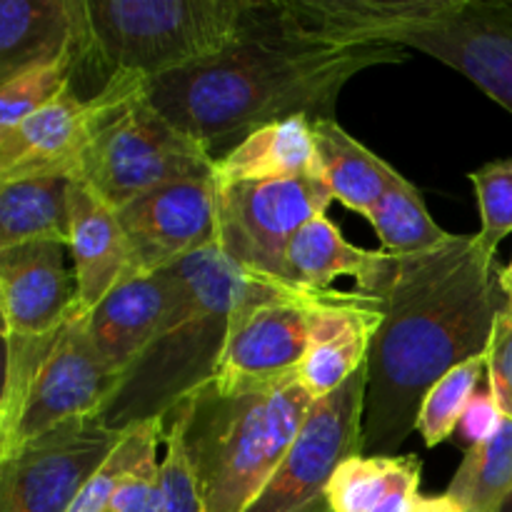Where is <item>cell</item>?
<instances>
[{
    "mask_svg": "<svg viewBox=\"0 0 512 512\" xmlns=\"http://www.w3.org/2000/svg\"><path fill=\"white\" fill-rule=\"evenodd\" d=\"M500 270L478 235H450L428 253L400 258L365 363L363 455H400L430 388L488 355L495 320L510 305Z\"/></svg>",
    "mask_w": 512,
    "mask_h": 512,
    "instance_id": "obj_1",
    "label": "cell"
},
{
    "mask_svg": "<svg viewBox=\"0 0 512 512\" xmlns=\"http://www.w3.org/2000/svg\"><path fill=\"white\" fill-rule=\"evenodd\" d=\"M218 180L320 178L313 120L290 118L265 125L215 163ZM325 183V180H323Z\"/></svg>",
    "mask_w": 512,
    "mask_h": 512,
    "instance_id": "obj_21",
    "label": "cell"
},
{
    "mask_svg": "<svg viewBox=\"0 0 512 512\" xmlns=\"http://www.w3.org/2000/svg\"><path fill=\"white\" fill-rule=\"evenodd\" d=\"M288 268L298 290L325 293L333 290L330 285L335 280L348 275L358 283V293L383 298L395 283L400 258L385 250H365L348 243L333 220L318 215L290 243Z\"/></svg>",
    "mask_w": 512,
    "mask_h": 512,
    "instance_id": "obj_18",
    "label": "cell"
},
{
    "mask_svg": "<svg viewBox=\"0 0 512 512\" xmlns=\"http://www.w3.org/2000/svg\"><path fill=\"white\" fill-rule=\"evenodd\" d=\"M488 385L503 413L512 418V303L495 320L488 348Z\"/></svg>",
    "mask_w": 512,
    "mask_h": 512,
    "instance_id": "obj_34",
    "label": "cell"
},
{
    "mask_svg": "<svg viewBox=\"0 0 512 512\" xmlns=\"http://www.w3.org/2000/svg\"><path fill=\"white\" fill-rule=\"evenodd\" d=\"M503 420V408L498 405V400H495L493 390H490L488 385V388H480L478 393H475V398L470 400L468 408H465L458 425V435L468 448H473V445L488 443V440L500 430Z\"/></svg>",
    "mask_w": 512,
    "mask_h": 512,
    "instance_id": "obj_35",
    "label": "cell"
},
{
    "mask_svg": "<svg viewBox=\"0 0 512 512\" xmlns=\"http://www.w3.org/2000/svg\"><path fill=\"white\" fill-rule=\"evenodd\" d=\"M315 400L298 383L220 393L195 390L165 418L178 435L205 512H245L268 485Z\"/></svg>",
    "mask_w": 512,
    "mask_h": 512,
    "instance_id": "obj_5",
    "label": "cell"
},
{
    "mask_svg": "<svg viewBox=\"0 0 512 512\" xmlns=\"http://www.w3.org/2000/svg\"><path fill=\"white\" fill-rule=\"evenodd\" d=\"M183 293L160 333L120 375L95 413L113 430L165 420L195 390L213 383L228 343L230 320L248 275L218 245L180 260Z\"/></svg>",
    "mask_w": 512,
    "mask_h": 512,
    "instance_id": "obj_6",
    "label": "cell"
},
{
    "mask_svg": "<svg viewBox=\"0 0 512 512\" xmlns=\"http://www.w3.org/2000/svg\"><path fill=\"white\" fill-rule=\"evenodd\" d=\"M60 330L45 335H18L3 333L5 343V373L3 393H0V458L10 450L18 428L20 413L25 408L30 388L43 368L45 358L50 355L53 345L58 343Z\"/></svg>",
    "mask_w": 512,
    "mask_h": 512,
    "instance_id": "obj_26",
    "label": "cell"
},
{
    "mask_svg": "<svg viewBox=\"0 0 512 512\" xmlns=\"http://www.w3.org/2000/svg\"><path fill=\"white\" fill-rule=\"evenodd\" d=\"M398 45H335L290 28L275 0L255 28L215 58L148 80V98L218 163L248 135L290 118L335 120L340 90L375 65L403 63Z\"/></svg>",
    "mask_w": 512,
    "mask_h": 512,
    "instance_id": "obj_2",
    "label": "cell"
},
{
    "mask_svg": "<svg viewBox=\"0 0 512 512\" xmlns=\"http://www.w3.org/2000/svg\"><path fill=\"white\" fill-rule=\"evenodd\" d=\"M313 138L320 175L335 200L368 218L373 205L400 178L398 170L355 140L338 120H313Z\"/></svg>",
    "mask_w": 512,
    "mask_h": 512,
    "instance_id": "obj_22",
    "label": "cell"
},
{
    "mask_svg": "<svg viewBox=\"0 0 512 512\" xmlns=\"http://www.w3.org/2000/svg\"><path fill=\"white\" fill-rule=\"evenodd\" d=\"M383 320V298L330 290L315 308L308 353L298 370V383L310 398H328L365 368L370 343Z\"/></svg>",
    "mask_w": 512,
    "mask_h": 512,
    "instance_id": "obj_16",
    "label": "cell"
},
{
    "mask_svg": "<svg viewBox=\"0 0 512 512\" xmlns=\"http://www.w3.org/2000/svg\"><path fill=\"white\" fill-rule=\"evenodd\" d=\"M365 220L375 228L385 253L398 255V258L428 253L453 235L435 223L433 215L428 213L423 193L405 175H400L385 190V195L373 205Z\"/></svg>",
    "mask_w": 512,
    "mask_h": 512,
    "instance_id": "obj_24",
    "label": "cell"
},
{
    "mask_svg": "<svg viewBox=\"0 0 512 512\" xmlns=\"http://www.w3.org/2000/svg\"><path fill=\"white\" fill-rule=\"evenodd\" d=\"M123 435L88 415L23 443L0 460V512H68Z\"/></svg>",
    "mask_w": 512,
    "mask_h": 512,
    "instance_id": "obj_11",
    "label": "cell"
},
{
    "mask_svg": "<svg viewBox=\"0 0 512 512\" xmlns=\"http://www.w3.org/2000/svg\"><path fill=\"white\" fill-rule=\"evenodd\" d=\"M63 243L35 240L0 250L3 333L45 335L63 328L78 303L75 273L65 265Z\"/></svg>",
    "mask_w": 512,
    "mask_h": 512,
    "instance_id": "obj_14",
    "label": "cell"
},
{
    "mask_svg": "<svg viewBox=\"0 0 512 512\" xmlns=\"http://www.w3.org/2000/svg\"><path fill=\"white\" fill-rule=\"evenodd\" d=\"M308 512H333L330 510V505H328V500H325V503H320V505H315L313 510H308Z\"/></svg>",
    "mask_w": 512,
    "mask_h": 512,
    "instance_id": "obj_39",
    "label": "cell"
},
{
    "mask_svg": "<svg viewBox=\"0 0 512 512\" xmlns=\"http://www.w3.org/2000/svg\"><path fill=\"white\" fill-rule=\"evenodd\" d=\"M500 512H512V490H510L508 498H505V503H503V508H500Z\"/></svg>",
    "mask_w": 512,
    "mask_h": 512,
    "instance_id": "obj_40",
    "label": "cell"
},
{
    "mask_svg": "<svg viewBox=\"0 0 512 512\" xmlns=\"http://www.w3.org/2000/svg\"><path fill=\"white\" fill-rule=\"evenodd\" d=\"M218 248L245 275L288 285L295 235L335 200L320 178L218 180ZM298 290V288H295Z\"/></svg>",
    "mask_w": 512,
    "mask_h": 512,
    "instance_id": "obj_8",
    "label": "cell"
},
{
    "mask_svg": "<svg viewBox=\"0 0 512 512\" xmlns=\"http://www.w3.org/2000/svg\"><path fill=\"white\" fill-rule=\"evenodd\" d=\"M70 255L78 283V313L93 310L120 280L128 278L130 260L123 228L110 208L88 185H70Z\"/></svg>",
    "mask_w": 512,
    "mask_h": 512,
    "instance_id": "obj_19",
    "label": "cell"
},
{
    "mask_svg": "<svg viewBox=\"0 0 512 512\" xmlns=\"http://www.w3.org/2000/svg\"><path fill=\"white\" fill-rule=\"evenodd\" d=\"M413 512H463L458 503L448 495H420Z\"/></svg>",
    "mask_w": 512,
    "mask_h": 512,
    "instance_id": "obj_37",
    "label": "cell"
},
{
    "mask_svg": "<svg viewBox=\"0 0 512 512\" xmlns=\"http://www.w3.org/2000/svg\"><path fill=\"white\" fill-rule=\"evenodd\" d=\"M405 455H353L335 470L325 498L333 512H373L390 493Z\"/></svg>",
    "mask_w": 512,
    "mask_h": 512,
    "instance_id": "obj_28",
    "label": "cell"
},
{
    "mask_svg": "<svg viewBox=\"0 0 512 512\" xmlns=\"http://www.w3.org/2000/svg\"><path fill=\"white\" fill-rule=\"evenodd\" d=\"M512 490V418L488 443L465 450L445 495L453 498L463 512H500Z\"/></svg>",
    "mask_w": 512,
    "mask_h": 512,
    "instance_id": "obj_25",
    "label": "cell"
},
{
    "mask_svg": "<svg viewBox=\"0 0 512 512\" xmlns=\"http://www.w3.org/2000/svg\"><path fill=\"white\" fill-rule=\"evenodd\" d=\"M480 210L478 243L498 258V248L512 233V158L490 160L468 175Z\"/></svg>",
    "mask_w": 512,
    "mask_h": 512,
    "instance_id": "obj_30",
    "label": "cell"
},
{
    "mask_svg": "<svg viewBox=\"0 0 512 512\" xmlns=\"http://www.w3.org/2000/svg\"><path fill=\"white\" fill-rule=\"evenodd\" d=\"M328 293L295 290L248 275L213 378L215 388L238 393L298 378L313 333L315 308Z\"/></svg>",
    "mask_w": 512,
    "mask_h": 512,
    "instance_id": "obj_9",
    "label": "cell"
},
{
    "mask_svg": "<svg viewBox=\"0 0 512 512\" xmlns=\"http://www.w3.org/2000/svg\"><path fill=\"white\" fill-rule=\"evenodd\" d=\"M70 185L63 175L0 180V250L35 240L70 245Z\"/></svg>",
    "mask_w": 512,
    "mask_h": 512,
    "instance_id": "obj_23",
    "label": "cell"
},
{
    "mask_svg": "<svg viewBox=\"0 0 512 512\" xmlns=\"http://www.w3.org/2000/svg\"><path fill=\"white\" fill-rule=\"evenodd\" d=\"M133 275H153L218 245L215 175L165 183L115 210Z\"/></svg>",
    "mask_w": 512,
    "mask_h": 512,
    "instance_id": "obj_12",
    "label": "cell"
},
{
    "mask_svg": "<svg viewBox=\"0 0 512 512\" xmlns=\"http://www.w3.org/2000/svg\"><path fill=\"white\" fill-rule=\"evenodd\" d=\"M163 443V510L160 512H205L178 435L165 430Z\"/></svg>",
    "mask_w": 512,
    "mask_h": 512,
    "instance_id": "obj_33",
    "label": "cell"
},
{
    "mask_svg": "<svg viewBox=\"0 0 512 512\" xmlns=\"http://www.w3.org/2000/svg\"><path fill=\"white\" fill-rule=\"evenodd\" d=\"M118 383L120 375L95 348L83 323V315L75 310L60 330L58 343L53 345L33 388H30L18 428H15L13 445L3 458L15 453L28 440L38 438L68 420L95 415L108 403Z\"/></svg>",
    "mask_w": 512,
    "mask_h": 512,
    "instance_id": "obj_13",
    "label": "cell"
},
{
    "mask_svg": "<svg viewBox=\"0 0 512 512\" xmlns=\"http://www.w3.org/2000/svg\"><path fill=\"white\" fill-rule=\"evenodd\" d=\"M500 285H503L505 295H508V300L512 303V260L500 270Z\"/></svg>",
    "mask_w": 512,
    "mask_h": 512,
    "instance_id": "obj_38",
    "label": "cell"
},
{
    "mask_svg": "<svg viewBox=\"0 0 512 512\" xmlns=\"http://www.w3.org/2000/svg\"><path fill=\"white\" fill-rule=\"evenodd\" d=\"M285 23L335 45L418 50L478 85L512 115L510 0H278Z\"/></svg>",
    "mask_w": 512,
    "mask_h": 512,
    "instance_id": "obj_3",
    "label": "cell"
},
{
    "mask_svg": "<svg viewBox=\"0 0 512 512\" xmlns=\"http://www.w3.org/2000/svg\"><path fill=\"white\" fill-rule=\"evenodd\" d=\"M165 435V420H150V423L135 425V428L125 430L123 440H120L118 448L110 453V458L105 460L98 468V473L88 480L80 495L75 498V503L70 505L68 512H110V503H113V495L118 490L120 480L128 473L130 465L140 458L145 448H148L150 440L163 438Z\"/></svg>",
    "mask_w": 512,
    "mask_h": 512,
    "instance_id": "obj_31",
    "label": "cell"
},
{
    "mask_svg": "<svg viewBox=\"0 0 512 512\" xmlns=\"http://www.w3.org/2000/svg\"><path fill=\"white\" fill-rule=\"evenodd\" d=\"M365 388L368 368L313 405L283 463L245 512H308L328 500L335 470L363 455Z\"/></svg>",
    "mask_w": 512,
    "mask_h": 512,
    "instance_id": "obj_10",
    "label": "cell"
},
{
    "mask_svg": "<svg viewBox=\"0 0 512 512\" xmlns=\"http://www.w3.org/2000/svg\"><path fill=\"white\" fill-rule=\"evenodd\" d=\"M255 0H73L78 78L95 98L118 73L155 80L193 68L243 40L260 15Z\"/></svg>",
    "mask_w": 512,
    "mask_h": 512,
    "instance_id": "obj_4",
    "label": "cell"
},
{
    "mask_svg": "<svg viewBox=\"0 0 512 512\" xmlns=\"http://www.w3.org/2000/svg\"><path fill=\"white\" fill-rule=\"evenodd\" d=\"M75 38L73 0L0 3V83L23 70L70 55Z\"/></svg>",
    "mask_w": 512,
    "mask_h": 512,
    "instance_id": "obj_20",
    "label": "cell"
},
{
    "mask_svg": "<svg viewBox=\"0 0 512 512\" xmlns=\"http://www.w3.org/2000/svg\"><path fill=\"white\" fill-rule=\"evenodd\" d=\"M95 98H80L73 88L18 123L0 130V180L28 175H63L73 180L75 160L88 138Z\"/></svg>",
    "mask_w": 512,
    "mask_h": 512,
    "instance_id": "obj_17",
    "label": "cell"
},
{
    "mask_svg": "<svg viewBox=\"0 0 512 512\" xmlns=\"http://www.w3.org/2000/svg\"><path fill=\"white\" fill-rule=\"evenodd\" d=\"M483 378H488V355L458 365L430 388L420 408L418 428H415L423 435L428 448H438L440 443L458 433L460 418L480 390Z\"/></svg>",
    "mask_w": 512,
    "mask_h": 512,
    "instance_id": "obj_27",
    "label": "cell"
},
{
    "mask_svg": "<svg viewBox=\"0 0 512 512\" xmlns=\"http://www.w3.org/2000/svg\"><path fill=\"white\" fill-rule=\"evenodd\" d=\"M73 73L75 60L70 53L55 63L23 70L0 83V130L15 128L25 118L58 100L73 83Z\"/></svg>",
    "mask_w": 512,
    "mask_h": 512,
    "instance_id": "obj_29",
    "label": "cell"
},
{
    "mask_svg": "<svg viewBox=\"0 0 512 512\" xmlns=\"http://www.w3.org/2000/svg\"><path fill=\"white\" fill-rule=\"evenodd\" d=\"M420 475H423V463L418 460V455H405L393 488L373 512H413L420 498Z\"/></svg>",
    "mask_w": 512,
    "mask_h": 512,
    "instance_id": "obj_36",
    "label": "cell"
},
{
    "mask_svg": "<svg viewBox=\"0 0 512 512\" xmlns=\"http://www.w3.org/2000/svg\"><path fill=\"white\" fill-rule=\"evenodd\" d=\"M163 438L150 440L120 480L110 503V512H160L163 510V460H158V445Z\"/></svg>",
    "mask_w": 512,
    "mask_h": 512,
    "instance_id": "obj_32",
    "label": "cell"
},
{
    "mask_svg": "<svg viewBox=\"0 0 512 512\" xmlns=\"http://www.w3.org/2000/svg\"><path fill=\"white\" fill-rule=\"evenodd\" d=\"M183 293L180 263L153 275L125 278L83 315L90 340L110 368L123 375L160 333Z\"/></svg>",
    "mask_w": 512,
    "mask_h": 512,
    "instance_id": "obj_15",
    "label": "cell"
},
{
    "mask_svg": "<svg viewBox=\"0 0 512 512\" xmlns=\"http://www.w3.org/2000/svg\"><path fill=\"white\" fill-rule=\"evenodd\" d=\"M210 175L215 160L150 103L143 75L118 73L95 95L73 180L95 190L110 208H123L165 183Z\"/></svg>",
    "mask_w": 512,
    "mask_h": 512,
    "instance_id": "obj_7",
    "label": "cell"
}]
</instances>
